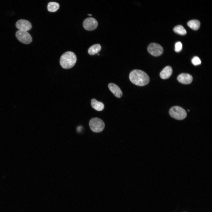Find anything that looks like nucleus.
Returning <instances> with one entry per match:
<instances>
[{"instance_id":"15","label":"nucleus","mask_w":212,"mask_h":212,"mask_svg":"<svg viewBox=\"0 0 212 212\" xmlns=\"http://www.w3.org/2000/svg\"><path fill=\"white\" fill-rule=\"evenodd\" d=\"M59 5L58 3L55 2H50L47 5L48 10L51 12L56 11L59 9Z\"/></svg>"},{"instance_id":"7","label":"nucleus","mask_w":212,"mask_h":212,"mask_svg":"<svg viewBox=\"0 0 212 212\" xmlns=\"http://www.w3.org/2000/svg\"><path fill=\"white\" fill-rule=\"evenodd\" d=\"M98 26V22L94 18L89 17L85 20L83 22V26L86 30L92 31L96 29Z\"/></svg>"},{"instance_id":"14","label":"nucleus","mask_w":212,"mask_h":212,"mask_svg":"<svg viewBox=\"0 0 212 212\" xmlns=\"http://www.w3.org/2000/svg\"><path fill=\"white\" fill-rule=\"evenodd\" d=\"M101 47L99 44H96L90 47L88 49L89 54L94 55L97 53L101 49Z\"/></svg>"},{"instance_id":"19","label":"nucleus","mask_w":212,"mask_h":212,"mask_svg":"<svg viewBox=\"0 0 212 212\" xmlns=\"http://www.w3.org/2000/svg\"><path fill=\"white\" fill-rule=\"evenodd\" d=\"M88 15L90 16H92V15L91 14H88Z\"/></svg>"},{"instance_id":"1","label":"nucleus","mask_w":212,"mask_h":212,"mask_svg":"<svg viewBox=\"0 0 212 212\" xmlns=\"http://www.w3.org/2000/svg\"><path fill=\"white\" fill-rule=\"evenodd\" d=\"M129 79L134 84L143 86L148 84L150 81L148 75L144 72L139 69H134L130 73Z\"/></svg>"},{"instance_id":"20","label":"nucleus","mask_w":212,"mask_h":212,"mask_svg":"<svg viewBox=\"0 0 212 212\" xmlns=\"http://www.w3.org/2000/svg\"><path fill=\"white\" fill-rule=\"evenodd\" d=\"M188 112H189V110H188Z\"/></svg>"},{"instance_id":"18","label":"nucleus","mask_w":212,"mask_h":212,"mask_svg":"<svg viewBox=\"0 0 212 212\" xmlns=\"http://www.w3.org/2000/svg\"><path fill=\"white\" fill-rule=\"evenodd\" d=\"M182 45L181 43L178 42L176 43L175 45V50L176 52H179L182 49Z\"/></svg>"},{"instance_id":"6","label":"nucleus","mask_w":212,"mask_h":212,"mask_svg":"<svg viewBox=\"0 0 212 212\" xmlns=\"http://www.w3.org/2000/svg\"><path fill=\"white\" fill-rule=\"evenodd\" d=\"M147 50L150 54L155 57L160 56L163 52V49L161 45L154 43L150 44L148 47Z\"/></svg>"},{"instance_id":"12","label":"nucleus","mask_w":212,"mask_h":212,"mask_svg":"<svg viewBox=\"0 0 212 212\" xmlns=\"http://www.w3.org/2000/svg\"><path fill=\"white\" fill-rule=\"evenodd\" d=\"M91 104L92 107L98 111H102L104 108V105L103 103L97 101L95 99L91 100Z\"/></svg>"},{"instance_id":"8","label":"nucleus","mask_w":212,"mask_h":212,"mask_svg":"<svg viewBox=\"0 0 212 212\" xmlns=\"http://www.w3.org/2000/svg\"><path fill=\"white\" fill-rule=\"evenodd\" d=\"M15 26L19 30L26 31L30 30L32 28L31 24L29 21L23 19L17 21Z\"/></svg>"},{"instance_id":"4","label":"nucleus","mask_w":212,"mask_h":212,"mask_svg":"<svg viewBox=\"0 0 212 212\" xmlns=\"http://www.w3.org/2000/svg\"><path fill=\"white\" fill-rule=\"evenodd\" d=\"M89 126L92 131L95 132H99L104 130L105 125L102 120L97 117H94L90 120Z\"/></svg>"},{"instance_id":"10","label":"nucleus","mask_w":212,"mask_h":212,"mask_svg":"<svg viewBox=\"0 0 212 212\" xmlns=\"http://www.w3.org/2000/svg\"><path fill=\"white\" fill-rule=\"evenodd\" d=\"M108 88L114 95L117 97L120 98L122 95V91L120 87L116 84L110 83L108 85Z\"/></svg>"},{"instance_id":"16","label":"nucleus","mask_w":212,"mask_h":212,"mask_svg":"<svg viewBox=\"0 0 212 212\" xmlns=\"http://www.w3.org/2000/svg\"><path fill=\"white\" fill-rule=\"evenodd\" d=\"M173 30L175 33L180 35H184L187 33L186 30L181 25H178L174 27Z\"/></svg>"},{"instance_id":"13","label":"nucleus","mask_w":212,"mask_h":212,"mask_svg":"<svg viewBox=\"0 0 212 212\" xmlns=\"http://www.w3.org/2000/svg\"><path fill=\"white\" fill-rule=\"evenodd\" d=\"M188 26L191 29L194 30L198 29L200 26V22L197 20H192L187 23Z\"/></svg>"},{"instance_id":"9","label":"nucleus","mask_w":212,"mask_h":212,"mask_svg":"<svg viewBox=\"0 0 212 212\" xmlns=\"http://www.w3.org/2000/svg\"><path fill=\"white\" fill-rule=\"evenodd\" d=\"M177 80L180 83L183 84H189L193 81L192 76L189 74L182 73L179 74L177 77Z\"/></svg>"},{"instance_id":"11","label":"nucleus","mask_w":212,"mask_h":212,"mask_svg":"<svg viewBox=\"0 0 212 212\" xmlns=\"http://www.w3.org/2000/svg\"><path fill=\"white\" fill-rule=\"evenodd\" d=\"M173 70L172 67L170 66L165 67L160 72V77L163 79L169 78L172 74Z\"/></svg>"},{"instance_id":"2","label":"nucleus","mask_w":212,"mask_h":212,"mask_svg":"<svg viewBox=\"0 0 212 212\" xmlns=\"http://www.w3.org/2000/svg\"><path fill=\"white\" fill-rule=\"evenodd\" d=\"M77 61V57L75 54L71 51L64 53L61 56L60 63L61 67L65 69H69L73 67Z\"/></svg>"},{"instance_id":"3","label":"nucleus","mask_w":212,"mask_h":212,"mask_svg":"<svg viewBox=\"0 0 212 212\" xmlns=\"http://www.w3.org/2000/svg\"><path fill=\"white\" fill-rule=\"evenodd\" d=\"M169 114L171 117L178 120H183L187 116V113L185 110L178 106L172 107L169 110Z\"/></svg>"},{"instance_id":"5","label":"nucleus","mask_w":212,"mask_h":212,"mask_svg":"<svg viewBox=\"0 0 212 212\" xmlns=\"http://www.w3.org/2000/svg\"><path fill=\"white\" fill-rule=\"evenodd\" d=\"M15 36L19 42L25 44L30 43L32 40L30 34L25 31L19 30L16 32Z\"/></svg>"},{"instance_id":"17","label":"nucleus","mask_w":212,"mask_h":212,"mask_svg":"<svg viewBox=\"0 0 212 212\" xmlns=\"http://www.w3.org/2000/svg\"><path fill=\"white\" fill-rule=\"evenodd\" d=\"M191 62L192 64L195 66L199 65L201 63L200 59L197 56H195L192 59Z\"/></svg>"}]
</instances>
